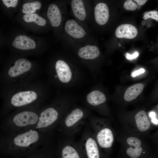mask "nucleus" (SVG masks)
Instances as JSON below:
<instances>
[{"label": "nucleus", "instance_id": "obj_1", "mask_svg": "<svg viewBox=\"0 0 158 158\" xmlns=\"http://www.w3.org/2000/svg\"><path fill=\"white\" fill-rule=\"evenodd\" d=\"M71 56L80 65L96 75L98 61L100 56L96 40L71 48Z\"/></svg>", "mask_w": 158, "mask_h": 158}, {"label": "nucleus", "instance_id": "obj_2", "mask_svg": "<svg viewBox=\"0 0 158 158\" xmlns=\"http://www.w3.org/2000/svg\"><path fill=\"white\" fill-rule=\"evenodd\" d=\"M80 65L72 56L68 62L58 60L55 64L56 74L54 76L62 83L68 84L71 87L76 86L80 83L83 78Z\"/></svg>", "mask_w": 158, "mask_h": 158}, {"label": "nucleus", "instance_id": "obj_3", "mask_svg": "<svg viewBox=\"0 0 158 158\" xmlns=\"http://www.w3.org/2000/svg\"><path fill=\"white\" fill-rule=\"evenodd\" d=\"M64 29L71 48L95 40L91 30L74 18L66 21Z\"/></svg>", "mask_w": 158, "mask_h": 158}, {"label": "nucleus", "instance_id": "obj_4", "mask_svg": "<svg viewBox=\"0 0 158 158\" xmlns=\"http://www.w3.org/2000/svg\"><path fill=\"white\" fill-rule=\"evenodd\" d=\"M70 6L71 15L73 18L89 27L92 17V1L71 0Z\"/></svg>", "mask_w": 158, "mask_h": 158}, {"label": "nucleus", "instance_id": "obj_5", "mask_svg": "<svg viewBox=\"0 0 158 158\" xmlns=\"http://www.w3.org/2000/svg\"><path fill=\"white\" fill-rule=\"evenodd\" d=\"M93 10L90 25L91 30L96 32L99 27L103 26L108 22L109 17V8L105 3L93 0Z\"/></svg>", "mask_w": 158, "mask_h": 158}, {"label": "nucleus", "instance_id": "obj_6", "mask_svg": "<svg viewBox=\"0 0 158 158\" xmlns=\"http://www.w3.org/2000/svg\"><path fill=\"white\" fill-rule=\"evenodd\" d=\"M40 138L37 131L30 130L16 136L13 140V145L19 147H28L37 142Z\"/></svg>", "mask_w": 158, "mask_h": 158}, {"label": "nucleus", "instance_id": "obj_7", "mask_svg": "<svg viewBox=\"0 0 158 158\" xmlns=\"http://www.w3.org/2000/svg\"><path fill=\"white\" fill-rule=\"evenodd\" d=\"M39 117L35 113L25 111L20 112L13 117V123L18 127H24L37 124Z\"/></svg>", "mask_w": 158, "mask_h": 158}, {"label": "nucleus", "instance_id": "obj_8", "mask_svg": "<svg viewBox=\"0 0 158 158\" xmlns=\"http://www.w3.org/2000/svg\"><path fill=\"white\" fill-rule=\"evenodd\" d=\"M58 116V112L53 107L46 109L39 116L36 128L39 129L48 127L56 121Z\"/></svg>", "mask_w": 158, "mask_h": 158}, {"label": "nucleus", "instance_id": "obj_9", "mask_svg": "<svg viewBox=\"0 0 158 158\" xmlns=\"http://www.w3.org/2000/svg\"><path fill=\"white\" fill-rule=\"evenodd\" d=\"M37 94L33 91L21 92L13 96L11 99V103L15 107H20L32 102L37 99Z\"/></svg>", "mask_w": 158, "mask_h": 158}, {"label": "nucleus", "instance_id": "obj_10", "mask_svg": "<svg viewBox=\"0 0 158 158\" xmlns=\"http://www.w3.org/2000/svg\"><path fill=\"white\" fill-rule=\"evenodd\" d=\"M85 99L89 104L96 107L105 102L106 97L104 93L95 87L87 93Z\"/></svg>", "mask_w": 158, "mask_h": 158}, {"label": "nucleus", "instance_id": "obj_11", "mask_svg": "<svg viewBox=\"0 0 158 158\" xmlns=\"http://www.w3.org/2000/svg\"><path fill=\"white\" fill-rule=\"evenodd\" d=\"M31 67V64L29 61L20 59L16 61L14 66L10 68L8 74L11 77H15L28 71Z\"/></svg>", "mask_w": 158, "mask_h": 158}, {"label": "nucleus", "instance_id": "obj_12", "mask_svg": "<svg viewBox=\"0 0 158 158\" xmlns=\"http://www.w3.org/2000/svg\"><path fill=\"white\" fill-rule=\"evenodd\" d=\"M138 33V30L135 26L126 24L121 25L117 27L115 30V35L118 38L132 39L136 36Z\"/></svg>", "mask_w": 158, "mask_h": 158}, {"label": "nucleus", "instance_id": "obj_13", "mask_svg": "<svg viewBox=\"0 0 158 158\" xmlns=\"http://www.w3.org/2000/svg\"><path fill=\"white\" fill-rule=\"evenodd\" d=\"M97 138L99 145L103 148L111 147L114 140L113 133L108 128H104L100 130L97 135Z\"/></svg>", "mask_w": 158, "mask_h": 158}, {"label": "nucleus", "instance_id": "obj_14", "mask_svg": "<svg viewBox=\"0 0 158 158\" xmlns=\"http://www.w3.org/2000/svg\"><path fill=\"white\" fill-rule=\"evenodd\" d=\"M126 142L130 146L126 150L127 154L131 158L140 157L142 151L141 140L137 138L130 137L127 138Z\"/></svg>", "mask_w": 158, "mask_h": 158}, {"label": "nucleus", "instance_id": "obj_15", "mask_svg": "<svg viewBox=\"0 0 158 158\" xmlns=\"http://www.w3.org/2000/svg\"><path fill=\"white\" fill-rule=\"evenodd\" d=\"M47 16L53 27H58L60 26L62 22V14L60 8L57 5L51 4L49 5Z\"/></svg>", "mask_w": 158, "mask_h": 158}, {"label": "nucleus", "instance_id": "obj_16", "mask_svg": "<svg viewBox=\"0 0 158 158\" xmlns=\"http://www.w3.org/2000/svg\"><path fill=\"white\" fill-rule=\"evenodd\" d=\"M13 47L22 50H29L35 49L36 44L31 38L24 35L16 37L12 43Z\"/></svg>", "mask_w": 158, "mask_h": 158}, {"label": "nucleus", "instance_id": "obj_17", "mask_svg": "<svg viewBox=\"0 0 158 158\" xmlns=\"http://www.w3.org/2000/svg\"><path fill=\"white\" fill-rule=\"evenodd\" d=\"M136 124L138 130L141 132L148 130L150 123L145 111L142 110L138 112L135 116Z\"/></svg>", "mask_w": 158, "mask_h": 158}, {"label": "nucleus", "instance_id": "obj_18", "mask_svg": "<svg viewBox=\"0 0 158 158\" xmlns=\"http://www.w3.org/2000/svg\"><path fill=\"white\" fill-rule=\"evenodd\" d=\"M144 87V85L142 83H137L129 86L125 92L124 100L127 102L134 100L141 93Z\"/></svg>", "mask_w": 158, "mask_h": 158}, {"label": "nucleus", "instance_id": "obj_19", "mask_svg": "<svg viewBox=\"0 0 158 158\" xmlns=\"http://www.w3.org/2000/svg\"><path fill=\"white\" fill-rule=\"evenodd\" d=\"M84 114V111L81 109L77 108L73 109L65 118V125L68 127L72 126L80 120Z\"/></svg>", "mask_w": 158, "mask_h": 158}, {"label": "nucleus", "instance_id": "obj_20", "mask_svg": "<svg viewBox=\"0 0 158 158\" xmlns=\"http://www.w3.org/2000/svg\"><path fill=\"white\" fill-rule=\"evenodd\" d=\"M85 149L88 158H99V154L97 144L91 138L87 140Z\"/></svg>", "mask_w": 158, "mask_h": 158}, {"label": "nucleus", "instance_id": "obj_21", "mask_svg": "<svg viewBox=\"0 0 158 158\" xmlns=\"http://www.w3.org/2000/svg\"><path fill=\"white\" fill-rule=\"evenodd\" d=\"M23 18L26 22H34L41 26H44L46 23L45 19L35 13L25 14L23 16Z\"/></svg>", "mask_w": 158, "mask_h": 158}, {"label": "nucleus", "instance_id": "obj_22", "mask_svg": "<svg viewBox=\"0 0 158 158\" xmlns=\"http://www.w3.org/2000/svg\"><path fill=\"white\" fill-rule=\"evenodd\" d=\"M41 7V3L38 1L24 4L23 6L22 12L25 14L34 13L36 10H39Z\"/></svg>", "mask_w": 158, "mask_h": 158}, {"label": "nucleus", "instance_id": "obj_23", "mask_svg": "<svg viewBox=\"0 0 158 158\" xmlns=\"http://www.w3.org/2000/svg\"><path fill=\"white\" fill-rule=\"evenodd\" d=\"M62 158H80L76 150L72 147L67 145L62 151Z\"/></svg>", "mask_w": 158, "mask_h": 158}, {"label": "nucleus", "instance_id": "obj_24", "mask_svg": "<svg viewBox=\"0 0 158 158\" xmlns=\"http://www.w3.org/2000/svg\"><path fill=\"white\" fill-rule=\"evenodd\" d=\"M143 15V18L144 20L152 18L158 22V11L156 10L146 11Z\"/></svg>", "mask_w": 158, "mask_h": 158}, {"label": "nucleus", "instance_id": "obj_25", "mask_svg": "<svg viewBox=\"0 0 158 158\" xmlns=\"http://www.w3.org/2000/svg\"><path fill=\"white\" fill-rule=\"evenodd\" d=\"M124 7L126 10L134 11L137 8V4L133 1L128 0L126 1L124 4Z\"/></svg>", "mask_w": 158, "mask_h": 158}, {"label": "nucleus", "instance_id": "obj_26", "mask_svg": "<svg viewBox=\"0 0 158 158\" xmlns=\"http://www.w3.org/2000/svg\"><path fill=\"white\" fill-rule=\"evenodd\" d=\"M4 5L7 7H15L17 5L18 1L17 0H2Z\"/></svg>", "mask_w": 158, "mask_h": 158}, {"label": "nucleus", "instance_id": "obj_27", "mask_svg": "<svg viewBox=\"0 0 158 158\" xmlns=\"http://www.w3.org/2000/svg\"><path fill=\"white\" fill-rule=\"evenodd\" d=\"M124 55L127 59L132 60L135 59L138 57L139 56V53L138 52H135L132 54H130L127 52L124 54Z\"/></svg>", "mask_w": 158, "mask_h": 158}, {"label": "nucleus", "instance_id": "obj_28", "mask_svg": "<svg viewBox=\"0 0 158 158\" xmlns=\"http://www.w3.org/2000/svg\"><path fill=\"white\" fill-rule=\"evenodd\" d=\"M149 116L151 118V122L156 125H158V120L156 118V114L154 111H151L149 113Z\"/></svg>", "mask_w": 158, "mask_h": 158}, {"label": "nucleus", "instance_id": "obj_29", "mask_svg": "<svg viewBox=\"0 0 158 158\" xmlns=\"http://www.w3.org/2000/svg\"><path fill=\"white\" fill-rule=\"evenodd\" d=\"M145 71V69L143 68H141L138 70L133 72L131 73V76L133 77H135L141 74L144 73Z\"/></svg>", "mask_w": 158, "mask_h": 158}, {"label": "nucleus", "instance_id": "obj_30", "mask_svg": "<svg viewBox=\"0 0 158 158\" xmlns=\"http://www.w3.org/2000/svg\"><path fill=\"white\" fill-rule=\"evenodd\" d=\"M134 1L137 3L138 5L141 6L144 5L147 1V0H135Z\"/></svg>", "mask_w": 158, "mask_h": 158}, {"label": "nucleus", "instance_id": "obj_31", "mask_svg": "<svg viewBox=\"0 0 158 158\" xmlns=\"http://www.w3.org/2000/svg\"><path fill=\"white\" fill-rule=\"evenodd\" d=\"M140 7H141L140 6V5H137V8H138L140 9Z\"/></svg>", "mask_w": 158, "mask_h": 158}, {"label": "nucleus", "instance_id": "obj_32", "mask_svg": "<svg viewBox=\"0 0 158 158\" xmlns=\"http://www.w3.org/2000/svg\"><path fill=\"white\" fill-rule=\"evenodd\" d=\"M145 23L144 21H142L141 23L142 25H144L145 24Z\"/></svg>", "mask_w": 158, "mask_h": 158}, {"label": "nucleus", "instance_id": "obj_33", "mask_svg": "<svg viewBox=\"0 0 158 158\" xmlns=\"http://www.w3.org/2000/svg\"><path fill=\"white\" fill-rule=\"evenodd\" d=\"M121 44H119V46H121Z\"/></svg>", "mask_w": 158, "mask_h": 158}]
</instances>
